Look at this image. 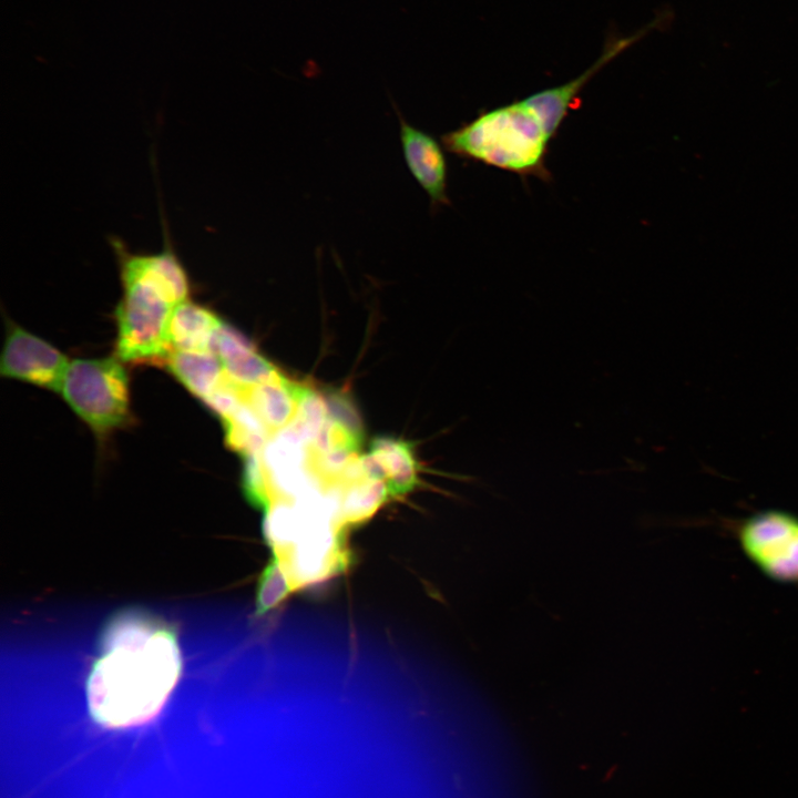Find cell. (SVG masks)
I'll return each mask as SVG.
<instances>
[{"label": "cell", "mask_w": 798, "mask_h": 798, "mask_svg": "<svg viewBox=\"0 0 798 798\" xmlns=\"http://www.w3.org/2000/svg\"><path fill=\"white\" fill-rule=\"evenodd\" d=\"M163 365L194 397L203 402L219 388L226 376L212 350H172Z\"/></svg>", "instance_id": "12"}, {"label": "cell", "mask_w": 798, "mask_h": 798, "mask_svg": "<svg viewBox=\"0 0 798 798\" xmlns=\"http://www.w3.org/2000/svg\"><path fill=\"white\" fill-rule=\"evenodd\" d=\"M368 474L382 480L389 498L409 493L418 483V467L411 446L397 438L378 437L361 457Z\"/></svg>", "instance_id": "9"}, {"label": "cell", "mask_w": 798, "mask_h": 798, "mask_svg": "<svg viewBox=\"0 0 798 798\" xmlns=\"http://www.w3.org/2000/svg\"><path fill=\"white\" fill-rule=\"evenodd\" d=\"M60 392L99 437L123 427L131 418L129 377L114 357L70 361Z\"/></svg>", "instance_id": "3"}, {"label": "cell", "mask_w": 798, "mask_h": 798, "mask_svg": "<svg viewBox=\"0 0 798 798\" xmlns=\"http://www.w3.org/2000/svg\"><path fill=\"white\" fill-rule=\"evenodd\" d=\"M396 112L402 153L410 173L429 196L432 208L448 205V166L441 145L432 135L407 122L397 109Z\"/></svg>", "instance_id": "7"}, {"label": "cell", "mask_w": 798, "mask_h": 798, "mask_svg": "<svg viewBox=\"0 0 798 798\" xmlns=\"http://www.w3.org/2000/svg\"><path fill=\"white\" fill-rule=\"evenodd\" d=\"M222 422L226 444L243 458L260 453L272 438L267 428L246 400Z\"/></svg>", "instance_id": "13"}, {"label": "cell", "mask_w": 798, "mask_h": 798, "mask_svg": "<svg viewBox=\"0 0 798 798\" xmlns=\"http://www.w3.org/2000/svg\"><path fill=\"white\" fill-rule=\"evenodd\" d=\"M441 141L459 157L522 176L551 177L545 166L551 137L523 100L482 112Z\"/></svg>", "instance_id": "2"}, {"label": "cell", "mask_w": 798, "mask_h": 798, "mask_svg": "<svg viewBox=\"0 0 798 798\" xmlns=\"http://www.w3.org/2000/svg\"><path fill=\"white\" fill-rule=\"evenodd\" d=\"M242 485L247 500L265 511L272 504V494L260 453L244 458Z\"/></svg>", "instance_id": "16"}, {"label": "cell", "mask_w": 798, "mask_h": 798, "mask_svg": "<svg viewBox=\"0 0 798 798\" xmlns=\"http://www.w3.org/2000/svg\"><path fill=\"white\" fill-rule=\"evenodd\" d=\"M293 591L290 580L282 561L274 555L259 576L256 593V614L263 615L279 603Z\"/></svg>", "instance_id": "15"}, {"label": "cell", "mask_w": 798, "mask_h": 798, "mask_svg": "<svg viewBox=\"0 0 798 798\" xmlns=\"http://www.w3.org/2000/svg\"><path fill=\"white\" fill-rule=\"evenodd\" d=\"M387 485L379 479H364L342 489L340 516L344 523H359L371 516L388 499Z\"/></svg>", "instance_id": "14"}, {"label": "cell", "mask_w": 798, "mask_h": 798, "mask_svg": "<svg viewBox=\"0 0 798 798\" xmlns=\"http://www.w3.org/2000/svg\"><path fill=\"white\" fill-rule=\"evenodd\" d=\"M651 28H645L630 37H617V34L614 33L610 34L600 58L577 78L561 85L535 92L523 99L524 103L540 120L551 139L556 134L571 108L575 106L581 91L590 80L611 60L638 41Z\"/></svg>", "instance_id": "6"}, {"label": "cell", "mask_w": 798, "mask_h": 798, "mask_svg": "<svg viewBox=\"0 0 798 798\" xmlns=\"http://www.w3.org/2000/svg\"><path fill=\"white\" fill-rule=\"evenodd\" d=\"M222 323L216 314L205 306L190 298L182 301L173 310L168 325L172 350H212L214 336Z\"/></svg>", "instance_id": "11"}, {"label": "cell", "mask_w": 798, "mask_h": 798, "mask_svg": "<svg viewBox=\"0 0 798 798\" xmlns=\"http://www.w3.org/2000/svg\"><path fill=\"white\" fill-rule=\"evenodd\" d=\"M212 351L218 357L226 377L241 388L247 389L280 375L246 337L224 321L214 336Z\"/></svg>", "instance_id": "8"}, {"label": "cell", "mask_w": 798, "mask_h": 798, "mask_svg": "<svg viewBox=\"0 0 798 798\" xmlns=\"http://www.w3.org/2000/svg\"><path fill=\"white\" fill-rule=\"evenodd\" d=\"M122 297L115 309L117 358L133 364H163L172 351L168 325L175 307L190 298L187 273L171 248L130 252L113 241Z\"/></svg>", "instance_id": "1"}, {"label": "cell", "mask_w": 798, "mask_h": 798, "mask_svg": "<svg viewBox=\"0 0 798 798\" xmlns=\"http://www.w3.org/2000/svg\"><path fill=\"white\" fill-rule=\"evenodd\" d=\"M307 390L279 375L245 389V400L273 437L293 421Z\"/></svg>", "instance_id": "10"}, {"label": "cell", "mask_w": 798, "mask_h": 798, "mask_svg": "<svg viewBox=\"0 0 798 798\" xmlns=\"http://www.w3.org/2000/svg\"><path fill=\"white\" fill-rule=\"evenodd\" d=\"M69 364L42 338L17 325L8 327L0 360L2 376L60 391Z\"/></svg>", "instance_id": "5"}, {"label": "cell", "mask_w": 798, "mask_h": 798, "mask_svg": "<svg viewBox=\"0 0 798 798\" xmlns=\"http://www.w3.org/2000/svg\"><path fill=\"white\" fill-rule=\"evenodd\" d=\"M747 554L770 576L798 580V520L780 512L751 518L740 533Z\"/></svg>", "instance_id": "4"}]
</instances>
